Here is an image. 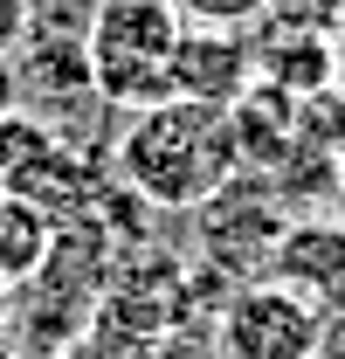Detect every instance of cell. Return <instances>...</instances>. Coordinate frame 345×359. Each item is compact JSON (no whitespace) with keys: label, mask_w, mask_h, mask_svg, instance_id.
Segmentation results:
<instances>
[{"label":"cell","mask_w":345,"mask_h":359,"mask_svg":"<svg viewBox=\"0 0 345 359\" xmlns=\"http://www.w3.org/2000/svg\"><path fill=\"white\" fill-rule=\"evenodd\" d=\"M269 283L297 290L325 318H345V222H290L269 249Z\"/></svg>","instance_id":"5b68a950"},{"label":"cell","mask_w":345,"mask_h":359,"mask_svg":"<svg viewBox=\"0 0 345 359\" xmlns=\"http://www.w3.org/2000/svg\"><path fill=\"white\" fill-rule=\"evenodd\" d=\"M48 249H55L48 215L35 201H21V194L0 187V290H21V283L48 263Z\"/></svg>","instance_id":"52a82bcc"},{"label":"cell","mask_w":345,"mask_h":359,"mask_svg":"<svg viewBox=\"0 0 345 359\" xmlns=\"http://www.w3.org/2000/svg\"><path fill=\"white\" fill-rule=\"evenodd\" d=\"M172 7H180L187 28H235L242 35L262 21V0H172Z\"/></svg>","instance_id":"30bf717a"},{"label":"cell","mask_w":345,"mask_h":359,"mask_svg":"<svg viewBox=\"0 0 345 359\" xmlns=\"http://www.w3.org/2000/svg\"><path fill=\"white\" fill-rule=\"evenodd\" d=\"M7 111H21V62L14 55H0V118Z\"/></svg>","instance_id":"7c38bea8"},{"label":"cell","mask_w":345,"mask_h":359,"mask_svg":"<svg viewBox=\"0 0 345 359\" xmlns=\"http://www.w3.org/2000/svg\"><path fill=\"white\" fill-rule=\"evenodd\" d=\"M28 42V0H0V55H21Z\"/></svg>","instance_id":"8fae6325"},{"label":"cell","mask_w":345,"mask_h":359,"mask_svg":"<svg viewBox=\"0 0 345 359\" xmlns=\"http://www.w3.org/2000/svg\"><path fill=\"white\" fill-rule=\"evenodd\" d=\"M0 359H21V346H14V339H0Z\"/></svg>","instance_id":"4fadbf2b"},{"label":"cell","mask_w":345,"mask_h":359,"mask_svg":"<svg viewBox=\"0 0 345 359\" xmlns=\"http://www.w3.org/2000/svg\"><path fill=\"white\" fill-rule=\"evenodd\" d=\"M249 90H256V55H249V42H242L235 28H180V48H172V97L235 111Z\"/></svg>","instance_id":"277c9868"},{"label":"cell","mask_w":345,"mask_h":359,"mask_svg":"<svg viewBox=\"0 0 345 359\" xmlns=\"http://www.w3.org/2000/svg\"><path fill=\"white\" fill-rule=\"evenodd\" d=\"M262 21L297 28V35H332L345 28V0H262Z\"/></svg>","instance_id":"9c48e42d"},{"label":"cell","mask_w":345,"mask_h":359,"mask_svg":"<svg viewBox=\"0 0 345 359\" xmlns=\"http://www.w3.org/2000/svg\"><path fill=\"white\" fill-rule=\"evenodd\" d=\"M249 55H256V83L283 90V97H325V83L339 76L325 35H297V28H276V21H269L262 42H249Z\"/></svg>","instance_id":"8992f818"},{"label":"cell","mask_w":345,"mask_h":359,"mask_svg":"<svg viewBox=\"0 0 345 359\" xmlns=\"http://www.w3.org/2000/svg\"><path fill=\"white\" fill-rule=\"evenodd\" d=\"M118 180L152 208H208L242 166L235 145V118L215 104H187V97H159L145 111H125V138H118Z\"/></svg>","instance_id":"6da1fadb"},{"label":"cell","mask_w":345,"mask_h":359,"mask_svg":"<svg viewBox=\"0 0 345 359\" xmlns=\"http://www.w3.org/2000/svg\"><path fill=\"white\" fill-rule=\"evenodd\" d=\"M339 353H345V318H339Z\"/></svg>","instance_id":"5bb4252c"},{"label":"cell","mask_w":345,"mask_h":359,"mask_svg":"<svg viewBox=\"0 0 345 359\" xmlns=\"http://www.w3.org/2000/svg\"><path fill=\"white\" fill-rule=\"evenodd\" d=\"M104 0H28V42H83Z\"/></svg>","instance_id":"ba28073f"},{"label":"cell","mask_w":345,"mask_h":359,"mask_svg":"<svg viewBox=\"0 0 345 359\" xmlns=\"http://www.w3.org/2000/svg\"><path fill=\"white\" fill-rule=\"evenodd\" d=\"M180 7L172 0H104L83 35L90 90L111 111H145L172 97V48H180Z\"/></svg>","instance_id":"7a4b0ae2"},{"label":"cell","mask_w":345,"mask_h":359,"mask_svg":"<svg viewBox=\"0 0 345 359\" xmlns=\"http://www.w3.org/2000/svg\"><path fill=\"white\" fill-rule=\"evenodd\" d=\"M332 318L283 283H249L221 311V359H318Z\"/></svg>","instance_id":"3957f363"}]
</instances>
